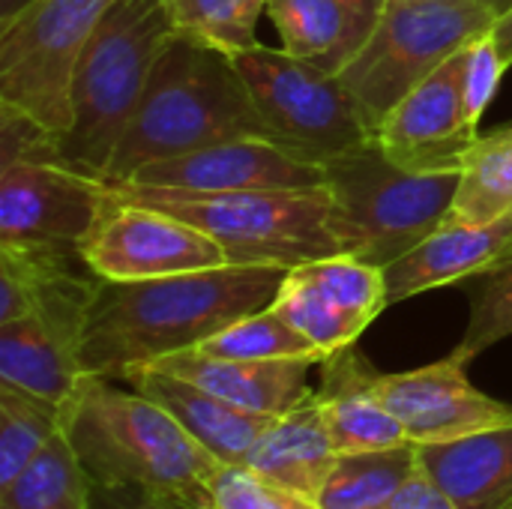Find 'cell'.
Returning <instances> with one entry per match:
<instances>
[{"label":"cell","mask_w":512,"mask_h":509,"mask_svg":"<svg viewBox=\"0 0 512 509\" xmlns=\"http://www.w3.org/2000/svg\"><path fill=\"white\" fill-rule=\"evenodd\" d=\"M111 201L108 183L57 159L0 165V246L81 252Z\"/></svg>","instance_id":"cell-10"},{"label":"cell","mask_w":512,"mask_h":509,"mask_svg":"<svg viewBox=\"0 0 512 509\" xmlns=\"http://www.w3.org/2000/svg\"><path fill=\"white\" fill-rule=\"evenodd\" d=\"M114 0H30L0 24V108L48 135L72 123V84L81 54Z\"/></svg>","instance_id":"cell-9"},{"label":"cell","mask_w":512,"mask_h":509,"mask_svg":"<svg viewBox=\"0 0 512 509\" xmlns=\"http://www.w3.org/2000/svg\"><path fill=\"white\" fill-rule=\"evenodd\" d=\"M63 408L0 384V489L9 486L63 429Z\"/></svg>","instance_id":"cell-28"},{"label":"cell","mask_w":512,"mask_h":509,"mask_svg":"<svg viewBox=\"0 0 512 509\" xmlns=\"http://www.w3.org/2000/svg\"><path fill=\"white\" fill-rule=\"evenodd\" d=\"M417 450L423 471L459 509H512V423Z\"/></svg>","instance_id":"cell-21"},{"label":"cell","mask_w":512,"mask_h":509,"mask_svg":"<svg viewBox=\"0 0 512 509\" xmlns=\"http://www.w3.org/2000/svg\"><path fill=\"white\" fill-rule=\"evenodd\" d=\"M0 509H93V480L84 471L66 429L0 489Z\"/></svg>","instance_id":"cell-27"},{"label":"cell","mask_w":512,"mask_h":509,"mask_svg":"<svg viewBox=\"0 0 512 509\" xmlns=\"http://www.w3.org/2000/svg\"><path fill=\"white\" fill-rule=\"evenodd\" d=\"M321 387L315 390L327 432L339 453H369L414 444L393 411L375 396L372 363L348 345L321 363Z\"/></svg>","instance_id":"cell-19"},{"label":"cell","mask_w":512,"mask_h":509,"mask_svg":"<svg viewBox=\"0 0 512 509\" xmlns=\"http://www.w3.org/2000/svg\"><path fill=\"white\" fill-rule=\"evenodd\" d=\"M249 135L270 138L231 54L177 33L147 81L105 183H120L141 165Z\"/></svg>","instance_id":"cell-3"},{"label":"cell","mask_w":512,"mask_h":509,"mask_svg":"<svg viewBox=\"0 0 512 509\" xmlns=\"http://www.w3.org/2000/svg\"><path fill=\"white\" fill-rule=\"evenodd\" d=\"M417 3H480V6L495 9L498 15H504L507 9H512V0H417Z\"/></svg>","instance_id":"cell-37"},{"label":"cell","mask_w":512,"mask_h":509,"mask_svg":"<svg viewBox=\"0 0 512 509\" xmlns=\"http://www.w3.org/2000/svg\"><path fill=\"white\" fill-rule=\"evenodd\" d=\"M27 3H30V0H0V24L12 21V18H15Z\"/></svg>","instance_id":"cell-39"},{"label":"cell","mask_w":512,"mask_h":509,"mask_svg":"<svg viewBox=\"0 0 512 509\" xmlns=\"http://www.w3.org/2000/svg\"><path fill=\"white\" fill-rule=\"evenodd\" d=\"M465 48L420 81L378 126V144L396 165L408 171H462L468 150L480 138L468 126L462 105Z\"/></svg>","instance_id":"cell-15"},{"label":"cell","mask_w":512,"mask_h":509,"mask_svg":"<svg viewBox=\"0 0 512 509\" xmlns=\"http://www.w3.org/2000/svg\"><path fill=\"white\" fill-rule=\"evenodd\" d=\"M120 384L162 405L222 465H246V456L255 447V441L276 420V417L243 411L213 396L210 390L180 375H171L159 366H138Z\"/></svg>","instance_id":"cell-18"},{"label":"cell","mask_w":512,"mask_h":509,"mask_svg":"<svg viewBox=\"0 0 512 509\" xmlns=\"http://www.w3.org/2000/svg\"><path fill=\"white\" fill-rule=\"evenodd\" d=\"M512 219V126L480 135L462 162L447 222L492 225Z\"/></svg>","instance_id":"cell-25"},{"label":"cell","mask_w":512,"mask_h":509,"mask_svg":"<svg viewBox=\"0 0 512 509\" xmlns=\"http://www.w3.org/2000/svg\"><path fill=\"white\" fill-rule=\"evenodd\" d=\"M81 258L105 282H141L228 267L225 249L195 225L114 192L99 225L84 240Z\"/></svg>","instance_id":"cell-11"},{"label":"cell","mask_w":512,"mask_h":509,"mask_svg":"<svg viewBox=\"0 0 512 509\" xmlns=\"http://www.w3.org/2000/svg\"><path fill=\"white\" fill-rule=\"evenodd\" d=\"M417 444L369 453H339L321 495V509H387L402 483L417 471Z\"/></svg>","instance_id":"cell-26"},{"label":"cell","mask_w":512,"mask_h":509,"mask_svg":"<svg viewBox=\"0 0 512 509\" xmlns=\"http://www.w3.org/2000/svg\"><path fill=\"white\" fill-rule=\"evenodd\" d=\"M207 509H321L318 501L282 489L246 465H222L210 483Z\"/></svg>","instance_id":"cell-32"},{"label":"cell","mask_w":512,"mask_h":509,"mask_svg":"<svg viewBox=\"0 0 512 509\" xmlns=\"http://www.w3.org/2000/svg\"><path fill=\"white\" fill-rule=\"evenodd\" d=\"M387 509H459L438 486L435 480L423 471V465H417V471L402 483V489L393 495V501Z\"/></svg>","instance_id":"cell-34"},{"label":"cell","mask_w":512,"mask_h":509,"mask_svg":"<svg viewBox=\"0 0 512 509\" xmlns=\"http://www.w3.org/2000/svg\"><path fill=\"white\" fill-rule=\"evenodd\" d=\"M87 372L81 351L36 315L0 324V384L66 405Z\"/></svg>","instance_id":"cell-23"},{"label":"cell","mask_w":512,"mask_h":509,"mask_svg":"<svg viewBox=\"0 0 512 509\" xmlns=\"http://www.w3.org/2000/svg\"><path fill=\"white\" fill-rule=\"evenodd\" d=\"M126 201L156 207L213 237L234 267H300L336 255H357V237L327 186L267 189L234 195H165L108 186Z\"/></svg>","instance_id":"cell-5"},{"label":"cell","mask_w":512,"mask_h":509,"mask_svg":"<svg viewBox=\"0 0 512 509\" xmlns=\"http://www.w3.org/2000/svg\"><path fill=\"white\" fill-rule=\"evenodd\" d=\"M512 264V219L492 225L444 222L408 255L384 267L390 306Z\"/></svg>","instance_id":"cell-17"},{"label":"cell","mask_w":512,"mask_h":509,"mask_svg":"<svg viewBox=\"0 0 512 509\" xmlns=\"http://www.w3.org/2000/svg\"><path fill=\"white\" fill-rule=\"evenodd\" d=\"M336 459L339 450L333 447L318 396L312 393L306 402L267 426V432L249 450L246 468L282 489L318 501Z\"/></svg>","instance_id":"cell-22"},{"label":"cell","mask_w":512,"mask_h":509,"mask_svg":"<svg viewBox=\"0 0 512 509\" xmlns=\"http://www.w3.org/2000/svg\"><path fill=\"white\" fill-rule=\"evenodd\" d=\"M78 258L54 246H0V324L36 315L81 351L102 279L87 264L72 267Z\"/></svg>","instance_id":"cell-16"},{"label":"cell","mask_w":512,"mask_h":509,"mask_svg":"<svg viewBox=\"0 0 512 509\" xmlns=\"http://www.w3.org/2000/svg\"><path fill=\"white\" fill-rule=\"evenodd\" d=\"M372 387L417 447L512 423L510 402L477 390L468 378V363L456 354L411 372H378Z\"/></svg>","instance_id":"cell-14"},{"label":"cell","mask_w":512,"mask_h":509,"mask_svg":"<svg viewBox=\"0 0 512 509\" xmlns=\"http://www.w3.org/2000/svg\"><path fill=\"white\" fill-rule=\"evenodd\" d=\"M195 351L222 360H324V354L270 306L228 324Z\"/></svg>","instance_id":"cell-29"},{"label":"cell","mask_w":512,"mask_h":509,"mask_svg":"<svg viewBox=\"0 0 512 509\" xmlns=\"http://www.w3.org/2000/svg\"><path fill=\"white\" fill-rule=\"evenodd\" d=\"M327 189L357 237V258L390 267L429 234L453 207L462 171H408L384 156L378 138L324 162Z\"/></svg>","instance_id":"cell-6"},{"label":"cell","mask_w":512,"mask_h":509,"mask_svg":"<svg viewBox=\"0 0 512 509\" xmlns=\"http://www.w3.org/2000/svg\"><path fill=\"white\" fill-rule=\"evenodd\" d=\"M387 306L384 270L357 255L291 267L270 303V309L303 333L324 357L357 345Z\"/></svg>","instance_id":"cell-13"},{"label":"cell","mask_w":512,"mask_h":509,"mask_svg":"<svg viewBox=\"0 0 512 509\" xmlns=\"http://www.w3.org/2000/svg\"><path fill=\"white\" fill-rule=\"evenodd\" d=\"M492 36H495V45H498L504 63L512 66V9H507L504 15H498V21L492 27Z\"/></svg>","instance_id":"cell-35"},{"label":"cell","mask_w":512,"mask_h":509,"mask_svg":"<svg viewBox=\"0 0 512 509\" xmlns=\"http://www.w3.org/2000/svg\"><path fill=\"white\" fill-rule=\"evenodd\" d=\"M93 509H156V507H141V504H132L126 498H117L111 492H102L93 486Z\"/></svg>","instance_id":"cell-36"},{"label":"cell","mask_w":512,"mask_h":509,"mask_svg":"<svg viewBox=\"0 0 512 509\" xmlns=\"http://www.w3.org/2000/svg\"><path fill=\"white\" fill-rule=\"evenodd\" d=\"M282 48L336 75L366 42L378 18L351 9L342 0H267Z\"/></svg>","instance_id":"cell-24"},{"label":"cell","mask_w":512,"mask_h":509,"mask_svg":"<svg viewBox=\"0 0 512 509\" xmlns=\"http://www.w3.org/2000/svg\"><path fill=\"white\" fill-rule=\"evenodd\" d=\"M150 366L180 375L213 396L264 417H282L315 393L309 387L315 360H222L189 348Z\"/></svg>","instance_id":"cell-20"},{"label":"cell","mask_w":512,"mask_h":509,"mask_svg":"<svg viewBox=\"0 0 512 509\" xmlns=\"http://www.w3.org/2000/svg\"><path fill=\"white\" fill-rule=\"evenodd\" d=\"M471 318L462 342L453 354L462 363H474L483 351L512 336V264L471 279Z\"/></svg>","instance_id":"cell-31"},{"label":"cell","mask_w":512,"mask_h":509,"mask_svg":"<svg viewBox=\"0 0 512 509\" xmlns=\"http://www.w3.org/2000/svg\"><path fill=\"white\" fill-rule=\"evenodd\" d=\"M165 195H234L267 189H318L327 186L321 162L303 159L273 138H231L171 159L141 165L120 183Z\"/></svg>","instance_id":"cell-12"},{"label":"cell","mask_w":512,"mask_h":509,"mask_svg":"<svg viewBox=\"0 0 512 509\" xmlns=\"http://www.w3.org/2000/svg\"><path fill=\"white\" fill-rule=\"evenodd\" d=\"M63 429L96 489L141 507H210L222 462L138 390L87 375L63 408Z\"/></svg>","instance_id":"cell-2"},{"label":"cell","mask_w":512,"mask_h":509,"mask_svg":"<svg viewBox=\"0 0 512 509\" xmlns=\"http://www.w3.org/2000/svg\"><path fill=\"white\" fill-rule=\"evenodd\" d=\"M285 267H216L141 282H105L93 303L81 369L123 381L132 369L198 348L228 324L267 309Z\"/></svg>","instance_id":"cell-1"},{"label":"cell","mask_w":512,"mask_h":509,"mask_svg":"<svg viewBox=\"0 0 512 509\" xmlns=\"http://www.w3.org/2000/svg\"><path fill=\"white\" fill-rule=\"evenodd\" d=\"M177 36L165 0H114L96 24L72 84V123L54 138L63 165L105 180L114 150Z\"/></svg>","instance_id":"cell-4"},{"label":"cell","mask_w":512,"mask_h":509,"mask_svg":"<svg viewBox=\"0 0 512 509\" xmlns=\"http://www.w3.org/2000/svg\"><path fill=\"white\" fill-rule=\"evenodd\" d=\"M342 3H348L351 9H357V12L369 15V18H378L381 9H384V0H342Z\"/></svg>","instance_id":"cell-38"},{"label":"cell","mask_w":512,"mask_h":509,"mask_svg":"<svg viewBox=\"0 0 512 509\" xmlns=\"http://www.w3.org/2000/svg\"><path fill=\"white\" fill-rule=\"evenodd\" d=\"M510 66L504 63L492 30L477 36L468 48H465V75H462V105H465V120L468 126L480 135V120L486 114V108L492 105L501 78Z\"/></svg>","instance_id":"cell-33"},{"label":"cell","mask_w":512,"mask_h":509,"mask_svg":"<svg viewBox=\"0 0 512 509\" xmlns=\"http://www.w3.org/2000/svg\"><path fill=\"white\" fill-rule=\"evenodd\" d=\"M498 12L480 3H417L384 0V9L357 48L336 72L378 135L384 117L441 63L477 36L489 33Z\"/></svg>","instance_id":"cell-7"},{"label":"cell","mask_w":512,"mask_h":509,"mask_svg":"<svg viewBox=\"0 0 512 509\" xmlns=\"http://www.w3.org/2000/svg\"><path fill=\"white\" fill-rule=\"evenodd\" d=\"M165 6L177 33L231 57L261 45L255 27L267 12V0H165Z\"/></svg>","instance_id":"cell-30"},{"label":"cell","mask_w":512,"mask_h":509,"mask_svg":"<svg viewBox=\"0 0 512 509\" xmlns=\"http://www.w3.org/2000/svg\"><path fill=\"white\" fill-rule=\"evenodd\" d=\"M231 60L270 138L291 153L324 165L378 138L345 84L315 63L267 45Z\"/></svg>","instance_id":"cell-8"}]
</instances>
